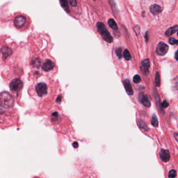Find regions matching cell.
<instances>
[{
    "instance_id": "30bf717a",
    "label": "cell",
    "mask_w": 178,
    "mask_h": 178,
    "mask_svg": "<svg viewBox=\"0 0 178 178\" xmlns=\"http://www.w3.org/2000/svg\"><path fill=\"white\" fill-rule=\"evenodd\" d=\"M54 64L50 59H47L43 64L42 68L45 72H49L52 70L54 67Z\"/></svg>"
},
{
    "instance_id": "5bb4252c",
    "label": "cell",
    "mask_w": 178,
    "mask_h": 178,
    "mask_svg": "<svg viewBox=\"0 0 178 178\" xmlns=\"http://www.w3.org/2000/svg\"><path fill=\"white\" fill-rule=\"evenodd\" d=\"M177 30H178V26L175 25V26H173L172 27H171V28H169L166 31L165 34H166V36L169 37V36H171L173 33H174Z\"/></svg>"
},
{
    "instance_id": "d6a6232c",
    "label": "cell",
    "mask_w": 178,
    "mask_h": 178,
    "mask_svg": "<svg viewBox=\"0 0 178 178\" xmlns=\"http://www.w3.org/2000/svg\"><path fill=\"white\" fill-rule=\"evenodd\" d=\"M94 1H96V0H94Z\"/></svg>"
},
{
    "instance_id": "9c48e42d",
    "label": "cell",
    "mask_w": 178,
    "mask_h": 178,
    "mask_svg": "<svg viewBox=\"0 0 178 178\" xmlns=\"http://www.w3.org/2000/svg\"><path fill=\"white\" fill-rule=\"evenodd\" d=\"M139 99L140 101L142 103V104L145 107H148L150 106L151 103L150 101L149 100L148 97L147 95H145L144 93H141L139 95Z\"/></svg>"
},
{
    "instance_id": "ba28073f",
    "label": "cell",
    "mask_w": 178,
    "mask_h": 178,
    "mask_svg": "<svg viewBox=\"0 0 178 178\" xmlns=\"http://www.w3.org/2000/svg\"><path fill=\"white\" fill-rule=\"evenodd\" d=\"M159 156H160V159L162 161L164 162H167L170 160V152L167 149H161L159 153Z\"/></svg>"
},
{
    "instance_id": "484cf974",
    "label": "cell",
    "mask_w": 178,
    "mask_h": 178,
    "mask_svg": "<svg viewBox=\"0 0 178 178\" xmlns=\"http://www.w3.org/2000/svg\"><path fill=\"white\" fill-rule=\"evenodd\" d=\"M169 106V104L168 103V102L167 101H163L162 103H161V106L162 107V108H166L167 107H168Z\"/></svg>"
},
{
    "instance_id": "4316f807",
    "label": "cell",
    "mask_w": 178,
    "mask_h": 178,
    "mask_svg": "<svg viewBox=\"0 0 178 178\" xmlns=\"http://www.w3.org/2000/svg\"><path fill=\"white\" fill-rule=\"evenodd\" d=\"M174 82H175V83H174V88H175L176 90H178V78H176L174 80Z\"/></svg>"
},
{
    "instance_id": "7a4b0ae2",
    "label": "cell",
    "mask_w": 178,
    "mask_h": 178,
    "mask_svg": "<svg viewBox=\"0 0 178 178\" xmlns=\"http://www.w3.org/2000/svg\"><path fill=\"white\" fill-rule=\"evenodd\" d=\"M14 99L10 93L6 92L1 93L0 96V103L1 106L6 108H10L14 106Z\"/></svg>"
},
{
    "instance_id": "2e32d148",
    "label": "cell",
    "mask_w": 178,
    "mask_h": 178,
    "mask_svg": "<svg viewBox=\"0 0 178 178\" xmlns=\"http://www.w3.org/2000/svg\"><path fill=\"white\" fill-rule=\"evenodd\" d=\"M109 26L114 30H117L118 29V27L115 23V22L113 19H110L108 22Z\"/></svg>"
},
{
    "instance_id": "f1b7e54d",
    "label": "cell",
    "mask_w": 178,
    "mask_h": 178,
    "mask_svg": "<svg viewBox=\"0 0 178 178\" xmlns=\"http://www.w3.org/2000/svg\"><path fill=\"white\" fill-rule=\"evenodd\" d=\"M175 58L176 61H178V50L175 53Z\"/></svg>"
},
{
    "instance_id": "4fadbf2b",
    "label": "cell",
    "mask_w": 178,
    "mask_h": 178,
    "mask_svg": "<svg viewBox=\"0 0 178 178\" xmlns=\"http://www.w3.org/2000/svg\"><path fill=\"white\" fill-rule=\"evenodd\" d=\"M150 11L154 15H157L161 12V8L158 5H152L150 7Z\"/></svg>"
},
{
    "instance_id": "ac0fdd59",
    "label": "cell",
    "mask_w": 178,
    "mask_h": 178,
    "mask_svg": "<svg viewBox=\"0 0 178 178\" xmlns=\"http://www.w3.org/2000/svg\"><path fill=\"white\" fill-rule=\"evenodd\" d=\"M123 55H124V57L127 61H130L132 58L131 54L128 49H125V51L123 52Z\"/></svg>"
},
{
    "instance_id": "603a6c76",
    "label": "cell",
    "mask_w": 178,
    "mask_h": 178,
    "mask_svg": "<svg viewBox=\"0 0 178 178\" xmlns=\"http://www.w3.org/2000/svg\"><path fill=\"white\" fill-rule=\"evenodd\" d=\"M169 42L171 45H174V44H178V40H176L175 39L173 38H170L169 39Z\"/></svg>"
},
{
    "instance_id": "9a60e30c",
    "label": "cell",
    "mask_w": 178,
    "mask_h": 178,
    "mask_svg": "<svg viewBox=\"0 0 178 178\" xmlns=\"http://www.w3.org/2000/svg\"><path fill=\"white\" fill-rule=\"evenodd\" d=\"M60 2L62 7L68 13H70V10L69 9V3L68 0H60Z\"/></svg>"
},
{
    "instance_id": "8992f818",
    "label": "cell",
    "mask_w": 178,
    "mask_h": 178,
    "mask_svg": "<svg viewBox=\"0 0 178 178\" xmlns=\"http://www.w3.org/2000/svg\"><path fill=\"white\" fill-rule=\"evenodd\" d=\"M150 61L148 59H146L142 62L140 68L142 74L144 75H147L149 73V68L150 67Z\"/></svg>"
},
{
    "instance_id": "5b68a950",
    "label": "cell",
    "mask_w": 178,
    "mask_h": 178,
    "mask_svg": "<svg viewBox=\"0 0 178 178\" xmlns=\"http://www.w3.org/2000/svg\"><path fill=\"white\" fill-rule=\"evenodd\" d=\"M169 50V46L164 42H159L156 47V53L158 55H164Z\"/></svg>"
},
{
    "instance_id": "d4e9b609",
    "label": "cell",
    "mask_w": 178,
    "mask_h": 178,
    "mask_svg": "<svg viewBox=\"0 0 178 178\" xmlns=\"http://www.w3.org/2000/svg\"><path fill=\"white\" fill-rule=\"evenodd\" d=\"M69 2L70 3V4L73 7H75L77 5V2L76 0H69Z\"/></svg>"
},
{
    "instance_id": "ffe728a7",
    "label": "cell",
    "mask_w": 178,
    "mask_h": 178,
    "mask_svg": "<svg viewBox=\"0 0 178 178\" xmlns=\"http://www.w3.org/2000/svg\"><path fill=\"white\" fill-rule=\"evenodd\" d=\"M122 49L120 47L117 48L115 49V53L117 55V56L118 57V58L119 59H121L122 57Z\"/></svg>"
},
{
    "instance_id": "277c9868",
    "label": "cell",
    "mask_w": 178,
    "mask_h": 178,
    "mask_svg": "<svg viewBox=\"0 0 178 178\" xmlns=\"http://www.w3.org/2000/svg\"><path fill=\"white\" fill-rule=\"evenodd\" d=\"M36 91L38 95L40 97H42L48 92L47 85L44 82L39 83L36 86Z\"/></svg>"
},
{
    "instance_id": "3957f363",
    "label": "cell",
    "mask_w": 178,
    "mask_h": 178,
    "mask_svg": "<svg viewBox=\"0 0 178 178\" xmlns=\"http://www.w3.org/2000/svg\"><path fill=\"white\" fill-rule=\"evenodd\" d=\"M23 82L18 78L13 79L10 84V88L11 91L13 92H19L23 88Z\"/></svg>"
},
{
    "instance_id": "83f0119b",
    "label": "cell",
    "mask_w": 178,
    "mask_h": 178,
    "mask_svg": "<svg viewBox=\"0 0 178 178\" xmlns=\"http://www.w3.org/2000/svg\"><path fill=\"white\" fill-rule=\"evenodd\" d=\"M174 138L176 140V141L178 142V133H174Z\"/></svg>"
},
{
    "instance_id": "8fae6325",
    "label": "cell",
    "mask_w": 178,
    "mask_h": 178,
    "mask_svg": "<svg viewBox=\"0 0 178 178\" xmlns=\"http://www.w3.org/2000/svg\"><path fill=\"white\" fill-rule=\"evenodd\" d=\"M124 86L126 89V91L128 95H132L133 94V90L132 87V85L128 79H126L123 81Z\"/></svg>"
},
{
    "instance_id": "1f68e13d",
    "label": "cell",
    "mask_w": 178,
    "mask_h": 178,
    "mask_svg": "<svg viewBox=\"0 0 178 178\" xmlns=\"http://www.w3.org/2000/svg\"><path fill=\"white\" fill-rule=\"evenodd\" d=\"M177 35H178V31H177Z\"/></svg>"
},
{
    "instance_id": "f546056e",
    "label": "cell",
    "mask_w": 178,
    "mask_h": 178,
    "mask_svg": "<svg viewBox=\"0 0 178 178\" xmlns=\"http://www.w3.org/2000/svg\"><path fill=\"white\" fill-rule=\"evenodd\" d=\"M61 99H62V97H61V96H60L59 97H58V98H57L56 102H60L61 101Z\"/></svg>"
},
{
    "instance_id": "7c38bea8",
    "label": "cell",
    "mask_w": 178,
    "mask_h": 178,
    "mask_svg": "<svg viewBox=\"0 0 178 178\" xmlns=\"http://www.w3.org/2000/svg\"><path fill=\"white\" fill-rule=\"evenodd\" d=\"M1 52L3 55V58L6 59L8 57L12 54V51L11 48L6 46H3L1 48Z\"/></svg>"
},
{
    "instance_id": "44dd1931",
    "label": "cell",
    "mask_w": 178,
    "mask_h": 178,
    "mask_svg": "<svg viewBox=\"0 0 178 178\" xmlns=\"http://www.w3.org/2000/svg\"><path fill=\"white\" fill-rule=\"evenodd\" d=\"M176 176V171L175 170H171L168 174V177L169 178H174Z\"/></svg>"
},
{
    "instance_id": "52a82bcc",
    "label": "cell",
    "mask_w": 178,
    "mask_h": 178,
    "mask_svg": "<svg viewBox=\"0 0 178 178\" xmlns=\"http://www.w3.org/2000/svg\"><path fill=\"white\" fill-rule=\"evenodd\" d=\"M26 22V18H25V17L22 15H20V16H17L15 18L14 25L17 28H21L24 26Z\"/></svg>"
},
{
    "instance_id": "7402d4cb",
    "label": "cell",
    "mask_w": 178,
    "mask_h": 178,
    "mask_svg": "<svg viewBox=\"0 0 178 178\" xmlns=\"http://www.w3.org/2000/svg\"><path fill=\"white\" fill-rule=\"evenodd\" d=\"M141 81V78L139 75H136L133 77V82L135 83H139Z\"/></svg>"
},
{
    "instance_id": "4dcf8cb0",
    "label": "cell",
    "mask_w": 178,
    "mask_h": 178,
    "mask_svg": "<svg viewBox=\"0 0 178 178\" xmlns=\"http://www.w3.org/2000/svg\"><path fill=\"white\" fill-rule=\"evenodd\" d=\"M149 32H147L146 33V34H145V39H146V41L148 40V33Z\"/></svg>"
},
{
    "instance_id": "cb8c5ba5",
    "label": "cell",
    "mask_w": 178,
    "mask_h": 178,
    "mask_svg": "<svg viewBox=\"0 0 178 178\" xmlns=\"http://www.w3.org/2000/svg\"><path fill=\"white\" fill-rule=\"evenodd\" d=\"M58 118V114L57 112H54L52 114V119L56 120H57Z\"/></svg>"
},
{
    "instance_id": "d6986e66",
    "label": "cell",
    "mask_w": 178,
    "mask_h": 178,
    "mask_svg": "<svg viewBox=\"0 0 178 178\" xmlns=\"http://www.w3.org/2000/svg\"><path fill=\"white\" fill-rule=\"evenodd\" d=\"M155 84L157 87H159L160 85V75L158 72L156 73L155 76Z\"/></svg>"
},
{
    "instance_id": "6da1fadb",
    "label": "cell",
    "mask_w": 178,
    "mask_h": 178,
    "mask_svg": "<svg viewBox=\"0 0 178 178\" xmlns=\"http://www.w3.org/2000/svg\"><path fill=\"white\" fill-rule=\"evenodd\" d=\"M97 28L98 31L101 35L103 40L109 43H111L113 42V39L112 37L103 23L98 22L97 23Z\"/></svg>"
},
{
    "instance_id": "e0dca14e",
    "label": "cell",
    "mask_w": 178,
    "mask_h": 178,
    "mask_svg": "<svg viewBox=\"0 0 178 178\" xmlns=\"http://www.w3.org/2000/svg\"><path fill=\"white\" fill-rule=\"evenodd\" d=\"M151 125L155 127H157L158 126V121L157 119V118L155 115H153L152 116Z\"/></svg>"
}]
</instances>
